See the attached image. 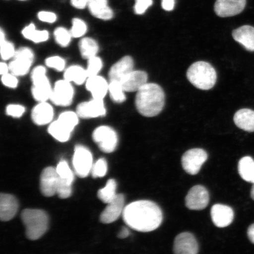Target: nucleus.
<instances>
[{
    "instance_id": "obj_1",
    "label": "nucleus",
    "mask_w": 254,
    "mask_h": 254,
    "mask_svg": "<svg viewBox=\"0 0 254 254\" xmlns=\"http://www.w3.org/2000/svg\"><path fill=\"white\" fill-rule=\"evenodd\" d=\"M122 215L129 227L142 233L157 229L163 220L160 206L148 200L131 202L126 206Z\"/></svg>"
},
{
    "instance_id": "obj_2",
    "label": "nucleus",
    "mask_w": 254,
    "mask_h": 254,
    "mask_svg": "<svg viewBox=\"0 0 254 254\" xmlns=\"http://www.w3.org/2000/svg\"><path fill=\"white\" fill-rule=\"evenodd\" d=\"M135 106L142 116H157L163 110L165 105V93L160 85L147 83L136 92Z\"/></svg>"
},
{
    "instance_id": "obj_3",
    "label": "nucleus",
    "mask_w": 254,
    "mask_h": 254,
    "mask_svg": "<svg viewBox=\"0 0 254 254\" xmlns=\"http://www.w3.org/2000/svg\"><path fill=\"white\" fill-rule=\"evenodd\" d=\"M187 77L193 86L202 90L213 88L217 79L215 68L205 62L192 64L187 71Z\"/></svg>"
},
{
    "instance_id": "obj_4",
    "label": "nucleus",
    "mask_w": 254,
    "mask_h": 254,
    "mask_svg": "<svg viewBox=\"0 0 254 254\" xmlns=\"http://www.w3.org/2000/svg\"><path fill=\"white\" fill-rule=\"evenodd\" d=\"M21 219L28 239L37 240L46 233L49 217L45 211L37 209H24L21 213Z\"/></svg>"
},
{
    "instance_id": "obj_5",
    "label": "nucleus",
    "mask_w": 254,
    "mask_h": 254,
    "mask_svg": "<svg viewBox=\"0 0 254 254\" xmlns=\"http://www.w3.org/2000/svg\"><path fill=\"white\" fill-rule=\"evenodd\" d=\"M93 139L100 150L106 153L114 152L118 145V135L115 130L109 126H102L95 128L93 133Z\"/></svg>"
},
{
    "instance_id": "obj_6",
    "label": "nucleus",
    "mask_w": 254,
    "mask_h": 254,
    "mask_svg": "<svg viewBox=\"0 0 254 254\" xmlns=\"http://www.w3.org/2000/svg\"><path fill=\"white\" fill-rule=\"evenodd\" d=\"M73 167L79 177H87L93 166V155L84 146L77 145L72 158Z\"/></svg>"
},
{
    "instance_id": "obj_7",
    "label": "nucleus",
    "mask_w": 254,
    "mask_h": 254,
    "mask_svg": "<svg viewBox=\"0 0 254 254\" xmlns=\"http://www.w3.org/2000/svg\"><path fill=\"white\" fill-rule=\"evenodd\" d=\"M34 53L29 48L21 47L16 51L14 60L9 64V71L16 76L26 75L34 61Z\"/></svg>"
},
{
    "instance_id": "obj_8",
    "label": "nucleus",
    "mask_w": 254,
    "mask_h": 254,
    "mask_svg": "<svg viewBox=\"0 0 254 254\" xmlns=\"http://www.w3.org/2000/svg\"><path fill=\"white\" fill-rule=\"evenodd\" d=\"M208 154L201 148H193L187 151L182 158L184 170L190 175H196L199 173L202 165L207 160Z\"/></svg>"
},
{
    "instance_id": "obj_9",
    "label": "nucleus",
    "mask_w": 254,
    "mask_h": 254,
    "mask_svg": "<svg viewBox=\"0 0 254 254\" xmlns=\"http://www.w3.org/2000/svg\"><path fill=\"white\" fill-rule=\"evenodd\" d=\"M74 95V88L70 82L63 79L56 82L50 100L57 106L66 107L71 104Z\"/></svg>"
},
{
    "instance_id": "obj_10",
    "label": "nucleus",
    "mask_w": 254,
    "mask_h": 254,
    "mask_svg": "<svg viewBox=\"0 0 254 254\" xmlns=\"http://www.w3.org/2000/svg\"><path fill=\"white\" fill-rule=\"evenodd\" d=\"M209 193L204 187L198 185L190 189L186 197V205L190 210H202L208 205Z\"/></svg>"
},
{
    "instance_id": "obj_11",
    "label": "nucleus",
    "mask_w": 254,
    "mask_h": 254,
    "mask_svg": "<svg viewBox=\"0 0 254 254\" xmlns=\"http://www.w3.org/2000/svg\"><path fill=\"white\" fill-rule=\"evenodd\" d=\"M76 113L82 119H94L106 115V109L103 100L93 98L79 104Z\"/></svg>"
},
{
    "instance_id": "obj_12",
    "label": "nucleus",
    "mask_w": 254,
    "mask_h": 254,
    "mask_svg": "<svg viewBox=\"0 0 254 254\" xmlns=\"http://www.w3.org/2000/svg\"><path fill=\"white\" fill-rule=\"evenodd\" d=\"M246 5V0H217L214 10L219 17H233L243 12Z\"/></svg>"
},
{
    "instance_id": "obj_13",
    "label": "nucleus",
    "mask_w": 254,
    "mask_h": 254,
    "mask_svg": "<svg viewBox=\"0 0 254 254\" xmlns=\"http://www.w3.org/2000/svg\"><path fill=\"white\" fill-rule=\"evenodd\" d=\"M100 215V221L104 224H110L118 220L125 209V197L123 194H117L115 198L107 204Z\"/></svg>"
},
{
    "instance_id": "obj_14",
    "label": "nucleus",
    "mask_w": 254,
    "mask_h": 254,
    "mask_svg": "<svg viewBox=\"0 0 254 254\" xmlns=\"http://www.w3.org/2000/svg\"><path fill=\"white\" fill-rule=\"evenodd\" d=\"M198 245L196 238L190 233H181L174 243V254H197Z\"/></svg>"
},
{
    "instance_id": "obj_15",
    "label": "nucleus",
    "mask_w": 254,
    "mask_h": 254,
    "mask_svg": "<svg viewBox=\"0 0 254 254\" xmlns=\"http://www.w3.org/2000/svg\"><path fill=\"white\" fill-rule=\"evenodd\" d=\"M59 178L55 168L49 167L43 171L40 177V190L43 195L50 197L57 193Z\"/></svg>"
},
{
    "instance_id": "obj_16",
    "label": "nucleus",
    "mask_w": 254,
    "mask_h": 254,
    "mask_svg": "<svg viewBox=\"0 0 254 254\" xmlns=\"http://www.w3.org/2000/svg\"><path fill=\"white\" fill-rule=\"evenodd\" d=\"M212 222L216 227H227L233 222L234 217L233 209L223 204H215L211 210Z\"/></svg>"
},
{
    "instance_id": "obj_17",
    "label": "nucleus",
    "mask_w": 254,
    "mask_h": 254,
    "mask_svg": "<svg viewBox=\"0 0 254 254\" xmlns=\"http://www.w3.org/2000/svg\"><path fill=\"white\" fill-rule=\"evenodd\" d=\"M134 60L130 56H125L111 66L109 73L110 81H119L134 70Z\"/></svg>"
},
{
    "instance_id": "obj_18",
    "label": "nucleus",
    "mask_w": 254,
    "mask_h": 254,
    "mask_svg": "<svg viewBox=\"0 0 254 254\" xmlns=\"http://www.w3.org/2000/svg\"><path fill=\"white\" fill-rule=\"evenodd\" d=\"M148 74L144 71L133 70L126 76L121 84L125 92H137L147 83Z\"/></svg>"
},
{
    "instance_id": "obj_19",
    "label": "nucleus",
    "mask_w": 254,
    "mask_h": 254,
    "mask_svg": "<svg viewBox=\"0 0 254 254\" xmlns=\"http://www.w3.org/2000/svg\"><path fill=\"white\" fill-rule=\"evenodd\" d=\"M18 203L14 196L7 193H1L0 196V218L2 221H8L15 217L18 211Z\"/></svg>"
},
{
    "instance_id": "obj_20",
    "label": "nucleus",
    "mask_w": 254,
    "mask_h": 254,
    "mask_svg": "<svg viewBox=\"0 0 254 254\" xmlns=\"http://www.w3.org/2000/svg\"><path fill=\"white\" fill-rule=\"evenodd\" d=\"M32 95L34 99L39 103L47 102L50 99L53 88L51 86L49 78L46 75L32 80Z\"/></svg>"
},
{
    "instance_id": "obj_21",
    "label": "nucleus",
    "mask_w": 254,
    "mask_h": 254,
    "mask_svg": "<svg viewBox=\"0 0 254 254\" xmlns=\"http://www.w3.org/2000/svg\"><path fill=\"white\" fill-rule=\"evenodd\" d=\"M85 86L95 99L103 100L109 92V84L106 79L98 75L88 77Z\"/></svg>"
},
{
    "instance_id": "obj_22",
    "label": "nucleus",
    "mask_w": 254,
    "mask_h": 254,
    "mask_svg": "<svg viewBox=\"0 0 254 254\" xmlns=\"http://www.w3.org/2000/svg\"><path fill=\"white\" fill-rule=\"evenodd\" d=\"M54 117V110L47 102H41L33 108L31 119L38 126H45L52 122Z\"/></svg>"
},
{
    "instance_id": "obj_23",
    "label": "nucleus",
    "mask_w": 254,
    "mask_h": 254,
    "mask_svg": "<svg viewBox=\"0 0 254 254\" xmlns=\"http://www.w3.org/2000/svg\"><path fill=\"white\" fill-rule=\"evenodd\" d=\"M232 35L234 39L247 51L254 52V27L250 25H244L234 30Z\"/></svg>"
},
{
    "instance_id": "obj_24",
    "label": "nucleus",
    "mask_w": 254,
    "mask_h": 254,
    "mask_svg": "<svg viewBox=\"0 0 254 254\" xmlns=\"http://www.w3.org/2000/svg\"><path fill=\"white\" fill-rule=\"evenodd\" d=\"M88 7L92 15L103 20L113 17V12L108 5L107 0H88Z\"/></svg>"
},
{
    "instance_id": "obj_25",
    "label": "nucleus",
    "mask_w": 254,
    "mask_h": 254,
    "mask_svg": "<svg viewBox=\"0 0 254 254\" xmlns=\"http://www.w3.org/2000/svg\"><path fill=\"white\" fill-rule=\"evenodd\" d=\"M235 125L247 132H254V111L244 109L238 110L234 117Z\"/></svg>"
},
{
    "instance_id": "obj_26",
    "label": "nucleus",
    "mask_w": 254,
    "mask_h": 254,
    "mask_svg": "<svg viewBox=\"0 0 254 254\" xmlns=\"http://www.w3.org/2000/svg\"><path fill=\"white\" fill-rule=\"evenodd\" d=\"M73 130L65 126L59 120L50 125L48 131L56 140L62 142L68 141L70 138Z\"/></svg>"
},
{
    "instance_id": "obj_27",
    "label": "nucleus",
    "mask_w": 254,
    "mask_h": 254,
    "mask_svg": "<svg viewBox=\"0 0 254 254\" xmlns=\"http://www.w3.org/2000/svg\"><path fill=\"white\" fill-rule=\"evenodd\" d=\"M238 173L247 182L254 184V160L249 156L241 159L238 163Z\"/></svg>"
},
{
    "instance_id": "obj_28",
    "label": "nucleus",
    "mask_w": 254,
    "mask_h": 254,
    "mask_svg": "<svg viewBox=\"0 0 254 254\" xmlns=\"http://www.w3.org/2000/svg\"><path fill=\"white\" fill-rule=\"evenodd\" d=\"M64 77L69 82L77 85L84 84L87 81L88 75L86 69L79 65H72L66 69Z\"/></svg>"
},
{
    "instance_id": "obj_29",
    "label": "nucleus",
    "mask_w": 254,
    "mask_h": 254,
    "mask_svg": "<svg viewBox=\"0 0 254 254\" xmlns=\"http://www.w3.org/2000/svg\"><path fill=\"white\" fill-rule=\"evenodd\" d=\"M79 49L82 58L89 60L96 56L99 47L94 40L85 37L79 41Z\"/></svg>"
},
{
    "instance_id": "obj_30",
    "label": "nucleus",
    "mask_w": 254,
    "mask_h": 254,
    "mask_svg": "<svg viewBox=\"0 0 254 254\" xmlns=\"http://www.w3.org/2000/svg\"><path fill=\"white\" fill-rule=\"evenodd\" d=\"M22 34L25 39L33 41L35 43L45 42L49 39V32L46 30H37L34 24L25 27L22 31Z\"/></svg>"
},
{
    "instance_id": "obj_31",
    "label": "nucleus",
    "mask_w": 254,
    "mask_h": 254,
    "mask_svg": "<svg viewBox=\"0 0 254 254\" xmlns=\"http://www.w3.org/2000/svg\"><path fill=\"white\" fill-rule=\"evenodd\" d=\"M117 183L115 180L110 179L108 181L106 186L98 192V196L101 201L109 204L115 198L116 193Z\"/></svg>"
},
{
    "instance_id": "obj_32",
    "label": "nucleus",
    "mask_w": 254,
    "mask_h": 254,
    "mask_svg": "<svg viewBox=\"0 0 254 254\" xmlns=\"http://www.w3.org/2000/svg\"><path fill=\"white\" fill-rule=\"evenodd\" d=\"M125 91L119 81H110L109 93L111 99L116 103H123L126 100Z\"/></svg>"
},
{
    "instance_id": "obj_33",
    "label": "nucleus",
    "mask_w": 254,
    "mask_h": 254,
    "mask_svg": "<svg viewBox=\"0 0 254 254\" xmlns=\"http://www.w3.org/2000/svg\"><path fill=\"white\" fill-rule=\"evenodd\" d=\"M54 34H55L56 42L60 46L66 47L70 43L72 37L70 31H68L66 28L64 27L57 28Z\"/></svg>"
},
{
    "instance_id": "obj_34",
    "label": "nucleus",
    "mask_w": 254,
    "mask_h": 254,
    "mask_svg": "<svg viewBox=\"0 0 254 254\" xmlns=\"http://www.w3.org/2000/svg\"><path fill=\"white\" fill-rule=\"evenodd\" d=\"M72 184V183L69 182V181L59 177L58 184H57V193L60 198H68L71 195Z\"/></svg>"
},
{
    "instance_id": "obj_35",
    "label": "nucleus",
    "mask_w": 254,
    "mask_h": 254,
    "mask_svg": "<svg viewBox=\"0 0 254 254\" xmlns=\"http://www.w3.org/2000/svg\"><path fill=\"white\" fill-rule=\"evenodd\" d=\"M79 116L77 113L73 111H65L60 114L58 120L72 130H74L75 127L78 124Z\"/></svg>"
},
{
    "instance_id": "obj_36",
    "label": "nucleus",
    "mask_w": 254,
    "mask_h": 254,
    "mask_svg": "<svg viewBox=\"0 0 254 254\" xmlns=\"http://www.w3.org/2000/svg\"><path fill=\"white\" fill-rule=\"evenodd\" d=\"M102 67L103 62L100 57L95 56L88 60L87 68L86 69L88 78L97 75Z\"/></svg>"
},
{
    "instance_id": "obj_37",
    "label": "nucleus",
    "mask_w": 254,
    "mask_h": 254,
    "mask_svg": "<svg viewBox=\"0 0 254 254\" xmlns=\"http://www.w3.org/2000/svg\"><path fill=\"white\" fill-rule=\"evenodd\" d=\"M56 170L59 176L62 179L69 181L71 183L74 180V174L69 168L67 162L61 161L57 165Z\"/></svg>"
},
{
    "instance_id": "obj_38",
    "label": "nucleus",
    "mask_w": 254,
    "mask_h": 254,
    "mask_svg": "<svg viewBox=\"0 0 254 254\" xmlns=\"http://www.w3.org/2000/svg\"><path fill=\"white\" fill-rule=\"evenodd\" d=\"M108 170L107 163L104 158H100L93 164L91 175L93 178H101L106 176Z\"/></svg>"
},
{
    "instance_id": "obj_39",
    "label": "nucleus",
    "mask_w": 254,
    "mask_h": 254,
    "mask_svg": "<svg viewBox=\"0 0 254 254\" xmlns=\"http://www.w3.org/2000/svg\"><path fill=\"white\" fill-rule=\"evenodd\" d=\"M87 30V25L79 18L72 20V27L70 33L72 37L79 38L84 36Z\"/></svg>"
},
{
    "instance_id": "obj_40",
    "label": "nucleus",
    "mask_w": 254,
    "mask_h": 254,
    "mask_svg": "<svg viewBox=\"0 0 254 254\" xmlns=\"http://www.w3.org/2000/svg\"><path fill=\"white\" fill-rule=\"evenodd\" d=\"M0 46H1V57L3 60H8L14 57L16 51L14 44L9 41L5 40L0 41Z\"/></svg>"
},
{
    "instance_id": "obj_41",
    "label": "nucleus",
    "mask_w": 254,
    "mask_h": 254,
    "mask_svg": "<svg viewBox=\"0 0 254 254\" xmlns=\"http://www.w3.org/2000/svg\"><path fill=\"white\" fill-rule=\"evenodd\" d=\"M46 64L50 68L55 69L59 71H62L65 68V62L62 57L53 56L46 59Z\"/></svg>"
},
{
    "instance_id": "obj_42",
    "label": "nucleus",
    "mask_w": 254,
    "mask_h": 254,
    "mask_svg": "<svg viewBox=\"0 0 254 254\" xmlns=\"http://www.w3.org/2000/svg\"><path fill=\"white\" fill-rule=\"evenodd\" d=\"M25 107L19 104H9L6 107L5 112L8 116L20 118L25 113Z\"/></svg>"
},
{
    "instance_id": "obj_43",
    "label": "nucleus",
    "mask_w": 254,
    "mask_h": 254,
    "mask_svg": "<svg viewBox=\"0 0 254 254\" xmlns=\"http://www.w3.org/2000/svg\"><path fill=\"white\" fill-rule=\"evenodd\" d=\"M153 3L152 0H135L134 11L136 14L141 15L151 7Z\"/></svg>"
},
{
    "instance_id": "obj_44",
    "label": "nucleus",
    "mask_w": 254,
    "mask_h": 254,
    "mask_svg": "<svg viewBox=\"0 0 254 254\" xmlns=\"http://www.w3.org/2000/svg\"><path fill=\"white\" fill-rule=\"evenodd\" d=\"M1 81L5 86L10 88H15L18 86V81L16 75L9 73L2 75Z\"/></svg>"
},
{
    "instance_id": "obj_45",
    "label": "nucleus",
    "mask_w": 254,
    "mask_h": 254,
    "mask_svg": "<svg viewBox=\"0 0 254 254\" xmlns=\"http://www.w3.org/2000/svg\"><path fill=\"white\" fill-rule=\"evenodd\" d=\"M39 20L46 23H53L57 20V16L55 13L49 11H41L38 14Z\"/></svg>"
},
{
    "instance_id": "obj_46",
    "label": "nucleus",
    "mask_w": 254,
    "mask_h": 254,
    "mask_svg": "<svg viewBox=\"0 0 254 254\" xmlns=\"http://www.w3.org/2000/svg\"><path fill=\"white\" fill-rule=\"evenodd\" d=\"M176 0H162L161 5L164 10L170 11L173 10Z\"/></svg>"
},
{
    "instance_id": "obj_47",
    "label": "nucleus",
    "mask_w": 254,
    "mask_h": 254,
    "mask_svg": "<svg viewBox=\"0 0 254 254\" xmlns=\"http://www.w3.org/2000/svg\"><path fill=\"white\" fill-rule=\"evenodd\" d=\"M73 7L78 9H84L88 5V0H71Z\"/></svg>"
},
{
    "instance_id": "obj_48",
    "label": "nucleus",
    "mask_w": 254,
    "mask_h": 254,
    "mask_svg": "<svg viewBox=\"0 0 254 254\" xmlns=\"http://www.w3.org/2000/svg\"><path fill=\"white\" fill-rule=\"evenodd\" d=\"M129 231L128 228L123 227L120 231V233L118 234V237L120 238V239H125V238L128 237L129 236Z\"/></svg>"
},
{
    "instance_id": "obj_49",
    "label": "nucleus",
    "mask_w": 254,
    "mask_h": 254,
    "mask_svg": "<svg viewBox=\"0 0 254 254\" xmlns=\"http://www.w3.org/2000/svg\"><path fill=\"white\" fill-rule=\"evenodd\" d=\"M248 237L251 242L254 244V224L251 225L247 231Z\"/></svg>"
},
{
    "instance_id": "obj_50",
    "label": "nucleus",
    "mask_w": 254,
    "mask_h": 254,
    "mask_svg": "<svg viewBox=\"0 0 254 254\" xmlns=\"http://www.w3.org/2000/svg\"><path fill=\"white\" fill-rule=\"evenodd\" d=\"M9 71V65L5 63L1 62L0 64V73L1 75L5 74H7Z\"/></svg>"
},
{
    "instance_id": "obj_51",
    "label": "nucleus",
    "mask_w": 254,
    "mask_h": 254,
    "mask_svg": "<svg viewBox=\"0 0 254 254\" xmlns=\"http://www.w3.org/2000/svg\"><path fill=\"white\" fill-rule=\"evenodd\" d=\"M251 196H252V199L254 200V184H253L252 190H251Z\"/></svg>"
},
{
    "instance_id": "obj_52",
    "label": "nucleus",
    "mask_w": 254,
    "mask_h": 254,
    "mask_svg": "<svg viewBox=\"0 0 254 254\" xmlns=\"http://www.w3.org/2000/svg\"><path fill=\"white\" fill-rule=\"evenodd\" d=\"M21 1H24V0H21Z\"/></svg>"
}]
</instances>
